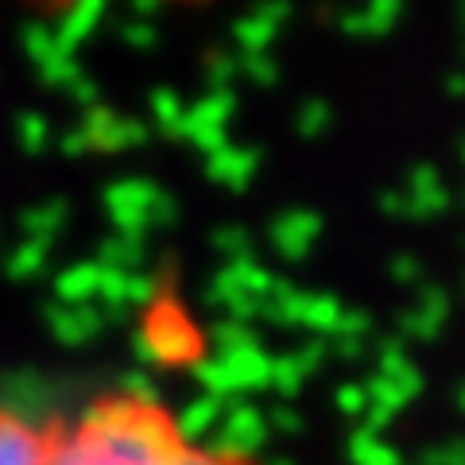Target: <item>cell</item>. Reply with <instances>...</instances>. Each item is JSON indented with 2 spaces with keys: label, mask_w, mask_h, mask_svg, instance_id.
<instances>
[{
  "label": "cell",
  "mask_w": 465,
  "mask_h": 465,
  "mask_svg": "<svg viewBox=\"0 0 465 465\" xmlns=\"http://www.w3.org/2000/svg\"><path fill=\"white\" fill-rule=\"evenodd\" d=\"M43 465H260L249 450L210 439L167 396L140 384L94 391L51 415Z\"/></svg>",
  "instance_id": "obj_1"
},
{
  "label": "cell",
  "mask_w": 465,
  "mask_h": 465,
  "mask_svg": "<svg viewBox=\"0 0 465 465\" xmlns=\"http://www.w3.org/2000/svg\"><path fill=\"white\" fill-rule=\"evenodd\" d=\"M51 415L0 400V465H43Z\"/></svg>",
  "instance_id": "obj_2"
},
{
  "label": "cell",
  "mask_w": 465,
  "mask_h": 465,
  "mask_svg": "<svg viewBox=\"0 0 465 465\" xmlns=\"http://www.w3.org/2000/svg\"><path fill=\"white\" fill-rule=\"evenodd\" d=\"M27 5H43V8H66V5H74V0H27Z\"/></svg>",
  "instance_id": "obj_3"
}]
</instances>
